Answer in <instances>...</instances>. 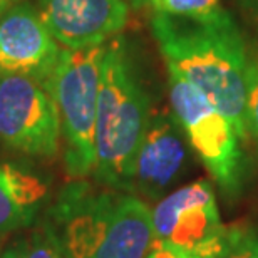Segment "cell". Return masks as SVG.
I'll return each instance as SVG.
<instances>
[{
	"mask_svg": "<svg viewBox=\"0 0 258 258\" xmlns=\"http://www.w3.org/2000/svg\"><path fill=\"white\" fill-rule=\"evenodd\" d=\"M151 30L168 69L195 86L243 141L246 124V57L243 39L230 14L189 20L154 14Z\"/></svg>",
	"mask_w": 258,
	"mask_h": 258,
	"instance_id": "obj_1",
	"label": "cell"
},
{
	"mask_svg": "<svg viewBox=\"0 0 258 258\" xmlns=\"http://www.w3.org/2000/svg\"><path fill=\"white\" fill-rule=\"evenodd\" d=\"M66 258H146L151 210L129 191H94L76 181L60 191L45 228Z\"/></svg>",
	"mask_w": 258,
	"mask_h": 258,
	"instance_id": "obj_2",
	"label": "cell"
},
{
	"mask_svg": "<svg viewBox=\"0 0 258 258\" xmlns=\"http://www.w3.org/2000/svg\"><path fill=\"white\" fill-rule=\"evenodd\" d=\"M151 117L149 97L138 77L124 37L106 44L101 66L94 149L96 178L112 189L129 191L134 159Z\"/></svg>",
	"mask_w": 258,
	"mask_h": 258,
	"instance_id": "obj_3",
	"label": "cell"
},
{
	"mask_svg": "<svg viewBox=\"0 0 258 258\" xmlns=\"http://www.w3.org/2000/svg\"><path fill=\"white\" fill-rule=\"evenodd\" d=\"M104 45L60 49L47 87L57 106L66 171L81 179L94 171L96 116Z\"/></svg>",
	"mask_w": 258,
	"mask_h": 258,
	"instance_id": "obj_4",
	"label": "cell"
},
{
	"mask_svg": "<svg viewBox=\"0 0 258 258\" xmlns=\"http://www.w3.org/2000/svg\"><path fill=\"white\" fill-rule=\"evenodd\" d=\"M173 114L211 176L226 195L240 191L243 151L230 121L211 102L174 71L168 69Z\"/></svg>",
	"mask_w": 258,
	"mask_h": 258,
	"instance_id": "obj_5",
	"label": "cell"
},
{
	"mask_svg": "<svg viewBox=\"0 0 258 258\" xmlns=\"http://www.w3.org/2000/svg\"><path fill=\"white\" fill-rule=\"evenodd\" d=\"M153 241L188 258H223L231 230L221 223L206 179L174 189L151 210Z\"/></svg>",
	"mask_w": 258,
	"mask_h": 258,
	"instance_id": "obj_6",
	"label": "cell"
},
{
	"mask_svg": "<svg viewBox=\"0 0 258 258\" xmlns=\"http://www.w3.org/2000/svg\"><path fill=\"white\" fill-rule=\"evenodd\" d=\"M60 141V117L47 84L0 74V143L27 156L52 158Z\"/></svg>",
	"mask_w": 258,
	"mask_h": 258,
	"instance_id": "obj_7",
	"label": "cell"
},
{
	"mask_svg": "<svg viewBox=\"0 0 258 258\" xmlns=\"http://www.w3.org/2000/svg\"><path fill=\"white\" fill-rule=\"evenodd\" d=\"M45 27L66 49L104 45L129 20L126 0H39Z\"/></svg>",
	"mask_w": 258,
	"mask_h": 258,
	"instance_id": "obj_8",
	"label": "cell"
},
{
	"mask_svg": "<svg viewBox=\"0 0 258 258\" xmlns=\"http://www.w3.org/2000/svg\"><path fill=\"white\" fill-rule=\"evenodd\" d=\"M60 49L32 4L22 2L0 15V74L29 76L47 84Z\"/></svg>",
	"mask_w": 258,
	"mask_h": 258,
	"instance_id": "obj_9",
	"label": "cell"
},
{
	"mask_svg": "<svg viewBox=\"0 0 258 258\" xmlns=\"http://www.w3.org/2000/svg\"><path fill=\"white\" fill-rule=\"evenodd\" d=\"M186 161L188 146L178 119L168 111L154 112L134 159L129 193L161 200L183 174Z\"/></svg>",
	"mask_w": 258,
	"mask_h": 258,
	"instance_id": "obj_10",
	"label": "cell"
},
{
	"mask_svg": "<svg viewBox=\"0 0 258 258\" xmlns=\"http://www.w3.org/2000/svg\"><path fill=\"white\" fill-rule=\"evenodd\" d=\"M47 195L40 176L0 159V235L29 226Z\"/></svg>",
	"mask_w": 258,
	"mask_h": 258,
	"instance_id": "obj_11",
	"label": "cell"
},
{
	"mask_svg": "<svg viewBox=\"0 0 258 258\" xmlns=\"http://www.w3.org/2000/svg\"><path fill=\"white\" fill-rule=\"evenodd\" d=\"M154 14L189 20H213L228 12L220 0H149Z\"/></svg>",
	"mask_w": 258,
	"mask_h": 258,
	"instance_id": "obj_12",
	"label": "cell"
},
{
	"mask_svg": "<svg viewBox=\"0 0 258 258\" xmlns=\"http://www.w3.org/2000/svg\"><path fill=\"white\" fill-rule=\"evenodd\" d=\"M4 258H66L47 230L35 231L27 240L5 253Z\"/></svg>",
	"mask_w": 258,
	"mask_h": 258,
	"instance_id": "obj_13",
	"label": "cell"
},
{
	"mask_svg": "<svg viewBox=\"0 0 258 258\" xmlns=\"http://www.w3.org/2000/svg\"><path fill=\"white\" fill-rule=\"evenodd\" d=\"M246 124L258 143V60L246 66Z\"/></svg>",
	"mask_w": 258,
	"mask_h": 258,
	"instance_id": "obj_14",
	"label": "cell"
},
{
	"mask_svg": "<svg viewBox=\"0 0 258 258\" xmlns=\"http://www.w3.org/2000/svg\"><path fill=\"white\" fill-rule=\"evenodd\" d=\"M223 258H258V231L231 230L230 245Z\"/></svg>",
	"mask_w": 258,
	"mask_h": 258,
	"instance_id": "obj_15",
	"label": "cell"
},
{
	"mask_svg": "<svg viewBox=\"0 0 258 258\" xmlns=\"http://www.w3.org/2000/svg\"><path fill=\"white\" fill-rule=\"evenodd\" d=\"M146 258H188V256L179 255V253H176V251H173V250L166 248V246H163L159 243H154V241H153L151 250H149V253H148Z\"/></svg>",
	"mask_w": 258,
	"mask_h": 258,
	"instance_id": "obj_16",
	"label": "cell"
},
{
	"mask_svg": "<svg viewBox=\"0 0 258 258\" xmlns=\"http://www.w3.org/2000/svg\"><path fill=\"white\" fill-rule=\"evenodd\" d=\"M24 0H0V15H4L5 12H9L10 9H14L15 5L22 4Z\"/></svg>",
	"mask_w": 258,
	"mask_h": 258,
	"instance_id": "obj_17",
	"label": "cell"
},
{
	"mask_svg": "<svg viewBox=\"0 0 258 258\" xmlns=\"http://www.w3.org/2000/svg\"><path fill=\"white\" fill-rule=\"evenodd\" d=\"M238 2L243 5L245 9L251 10V12L258 14V0H238Z\"/></svg>",
	"mask_w": 258,
	"mask_h": 258,
	"instance_id": "obj_18",
	"label": "cell"
},
{
	"mask_svg": "<svg viewBox=\"0 0 258 258\" xmlns=\"http://www.w3.org/2000/svg\"><path fill=\"white\" fill-rule=\"evenodd\" d=\"M133 5V7H144V5H149V0H126Z\"/></svg>",
	"mask_w": 258,
	"mask_h": 258,
	"instance_id": "obj_19",
	"label": "cell"
}]
</instances>
